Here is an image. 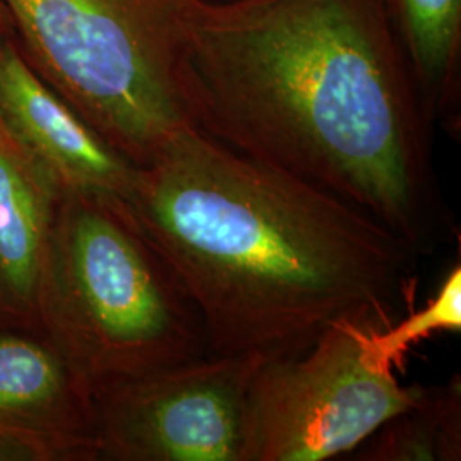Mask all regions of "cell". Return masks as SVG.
Listing matches in <instances>:
<instances>
[{
  "label": "cell",
  "instance_id": "obj_13",
  "mask_svg": "<svg viewBox=\"0 0 461 461\" xmlns=\"http://www.w3.org/2000/svg\"><path fill=\"white\" fill-rule=\"evenodd\" d=\"M0 11H4V9H2V5H0Z\"/></svg>",
  "mask_w": 461,
  "mask_h": 461
},
{
  "label": "cell",
  "instance_id": "obj_12",
  "mask_svg": "<svg viewBox=\"0 0 461 461\" xmlns=\"http://www.w3.org/2000/svg\"><path fill=\"white\" fill-rule=\"evenodd\" d=\"M461 330V267L449 270L428 304L412 312L405 320L393 321L386 329H369L366 331V347L369 354L392 369L400 367L405 354L419 342L434 333Z\"/></svg>",
  "mask_w": 461,
  "mask_h": 461
},
{
  "label": "cell",
  "instance_id": "obj_6",
  "mask_svg": "<svg viewBox=\"0 0 461 461\" xmlns=\"http://www.w3.org/2000/svg\"><path fill=\"white\" fill-rule=\"evenodd\" d=\"M264 354H209L93 393L98 460L243 461L251 379Z\"/></svg>",
  "mask_w": 461,
  "mask_h": 461
},
{
  "label": "cell",
  "instance_id": "obj_9",
  "mask_svg": "<svg viewBox=\"0 0 461 461\" xmlns=\"http://www.w3.org/2000/svg\"><path fill=\"white\" fill-rule=\"evenodd\" d=\"M62 190L0 116V323L38 330V293Z\"/></svg>",
  "mask_w": 461,
  "mask_h": 461
},
{
  "label": "cell",
  "instance_id": "obj_4",
  "mask_svg": "<svg viewBox=\"0 0 461 461\" xmlns=\"http://www.w3.org/2000/svg\"><path fill=\"white\" fill-rule=\"evenodd\" d=\"M195 0H0L38 76L137 167L192 125L183 49Z\"/></svg>",
  "mask_w": 461,
  "mask_h": 461
},
{
  "label": "cell",
  "instance_id": "obj_2",
  "mask_svg": "<svg viewBox=\"0 0 461 461\" xmlns=\"http://www.w3.org/2000/svg\"><path fill=\"white\" fill-rule=\"evenodd\" d=\"M135 219L182 280L211 354L294 356L339 320L386 329L417 251L342 198L200 132L137 169Z\"/></svg>",
  "mask_w": 461,
  "mask_h": 461
},
{
  "label": "cell",
  "instance_id": "obj_11",
  "mask_svg": "<svg viewBox=\"0 0 461 461\" xmlns=\"http://www.w3.org/2000/svg\"><path fill=\"white\" fill-rule=\"evenodd\" d=\"M354 453L361 461L460 460V375L443 386H426L415 405L392 417Z\"/></svg>",
  "mask_w": 461,
  "mask_h": 461
},
{
  "label": "cell",
  "instance_id": "obj_8",
  "mask_svg": "<svg viewBox=\"0 0 461 461\" xmlns=\"http://www.w3.org/2000/svg\"><path fill=\"white\" fill-rule=\"evenodd\" d=\"M0 116L66 192L131 195L137 166L45 83L16 45L0 40Z\"/></svg>",
  "mask_w": 461,
  "mask_h": 461
},
{
  "label": "cell",
  "instance_id": "obj_10",
  "mask_svg": "<svg viewBox=\"0 0 461 461\" xmlns=\"http://www.w3.org/2000/svg\"><path fill=\"white\" fill-rule=\"evenodd\" d=\"M429 123L460 127L461 0H381Z\"/></svg>",
  "mask_w": 461,
  "mask_h": 461
},
{
  "label": "cell",
  "instance_id": "obj_7",
  "mask_svg": "<svg viewBox=\"0 0 461 461\" xmlns=\"http://www.w3.org/2000/svg\"><path fill=\"white\" fill-rule=\"evenodd\" d=\"M93 393L47 337L0 329V461H95Z\"/></svg>",
  "mask_w": 461,
  "mask_h": 461
},
{
  "label": "cell",
  "instance_id": "obj_3",
  "mask_svg": "<svg viewBox=\"0 0 461 461\" xmlns=\"http://www.w3.org/2000/svg\"><path fill=\"white\" fill-rule=\"evenodd\" d=\"M38 330L95 393L211 354L173 267L123 198L62 194L38 293Z\"/></svg>",
  "mask_w": 461,
  "mask_h": 461
},
{
  "label": "cell",
  "instance_id": "obj_5",
  "mask_svg": "<svg viewBox=\"0 0 461 461\" xmlns=\"http://www.w3.org/2000/svg\"><path fill=\"white\" fill-rule=\"evenodd\" d=\"M364 320H339L294 356L267 357L251 379L243 461H323L354 453L426 386L402 384L366 347Z\"/></svg>",
  "mask_w": 461,
  "mask_h": 461
},
{
  "label": "cell",
  "instance_id": "obj_1",
  "mask_svg": "<svg viewBox=\"0 0 461 461\" xmlns=\"http://www.w3.org/2000/svg\"><path fill=\"white\" fill-rule=\"evenodd\" d=\"M180 79L200 132L438 241L432 125L381 0H195Z\"/></svg>",
  "mask_w": 461,
  "mask_h": 461
}]
</instances>
